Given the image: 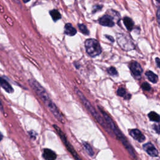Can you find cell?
Returning a JSON list of instances; mask_svg holds the SVG:
<instances>
[{
    "mask_svg": "<svg viewBox=\"0 0 160 160\" xmlns=\"http://www.w3.org/2000/svg\"><path fill=\"white\" fill-rule=\"evenodd\" d=\"M28 83L32 89L34 90V91L37 93L39 98L45 105V106L53 113L54 116L61 123H65V120H64L63 117L59 111L56 105L50 98L49 94H48L45 89L36 80L30 79L28 80Z\"/></svg>",
    "mask_w": 160,
    "mask_h": 160,
    "instance_id": "6da1fadb",
    "label": "cell"
},
{
    "mask_svg": "<svg viewBox=\"0 0 160 160\" xmlns=\"http://www.w3.org/2000/svg\"><path fill=\"white\" fill-rule=\"evenodd\" d=\"M75 91L76 94L78 95V97L80 98L85 108L88 111V112L91 115V116L103 128H104V129L109 135L113 136V132L110 128V126H108V124H107L105 118H103L102 116L98 113V111L94 108V107L92 106L90 102L85 97V96L83 94V93L77 87H75Z\"/></svg>",
    "mask_w": 160,
    "mask_h": 160,
    "instance_id": "7a4b0ae2",
    "label": "cell"
},
{
    "mask_svg": "<svg viewBox=\"0 0 160 160\" xmlns=\"http://www.w3.org/2000/svg\"><path fill=\"white\" fill-rule=\"evenodd\" d=\"M98 108L100 110V112L102 113V114L103 118H105V121H106L107 124H108V126H110V128L111 129L112 132L115 134V136H116V138L121 142V143L123 145V146L126 149V150L128 151L130 154L133 158H136V154L135 153V151H134L133 147L132 146L130 143L128 142V141L127 140L126 138L124 136V135L122 133V132L119 130V128L117 127V126L115 124V123H114L113 119L100 106H98Z\"/></svg>",
    "mask_w": 160,
    "mask_h": 160,
    "instance_id": "3957f363",
    "label": "cell"
},
{
    "mask_svg": "<svg viewBox=\"0 0 160 160\" xmlns=\"http://www.w3.org/2000/svg\"><path fill=\"white\" fill-rule=\"evenodd\" d=\"M84 46L87 54L91 58L99 56L102 52L100 43L95 39L91 38L86 40L84 42Z\"/></svg>",
    "mask_w": 160,
    "mask_h": 160,
    "instance_id": "277c9868",
    "label": "cell"
},
{
    "mask_svg": "<svg viewBox=\"0 0 160 160\" xmlns=\"http://www.w3.org/2000/svg\"><path fill=\"white\" fill-rule=\"evenodd\" d=\"M53 126L54 128L55 129V130L56 131L57 133L58 134L59 136L61 139V140L63 142V143L65 144V145L67 147V148L68 150V151L73 155L74 158H75L76 159H81V158L78 156V154H77V153L76 152V151L75 150V149L73 148L72 145L68 142V141L67 140V136L65 135V133H64L62 132V130L59 128L57 125L53 124Z\"/></svg>",
    "mask_w": 160,
    "mask_h": 160,
    "instance_id": "5b68a950",
    "label": "cell"
},
{
    "mask_svg": "<svg viewBox=\"0 0 160 160\" xmlns=\"http://www.w3.org/2000/svg\"><path fill=\"white\" fill-rule=\"evenodd\" d=\"M117 41L119 46L125 51H130L135 48V45L130 37L124 35H118Z\"/></svg>",
    "mask_w": 160,
    "mask_h": 160,
    "instance_id": "8992f818",
    "label": "cell"
},
{
    "mask_svg": "<svg viewBox=\"0 0 160 160\" xmlns=\"http://www.w3.org/2000/svg\"><path fill=\"white\" fill-rule=\"evenodd\" d=\"M130 68L132 73L136 78H140L143 71L142 67L136 61H133L130 65Z\"/></svg>",
    "mask_w": 160,
    "mask_h": 160,
    "instance_id": "52a82bcc",
    "label": "cell"
},
{
    "mask_svg": "<svg viewBox=\"0 0 160 160\" xmlns=\"http://www.w3.org/2000/svg\"><path fill=\"white\" fill-rule=\"evenodd\" d=\"M99 23L103 26L107 27H113L115 26L113 18L108 15H106L101 17L99 19Z\"/></svg>",
    "mask_w": 160,
    "mask_h": 160,
    "instance_id": "ba28073f",
    "label": "cell"
},
{
    "mask_svg": "<svg viewBox=\"0 0 160 160\" xmlns=\"http://www.w3.org/2000/svg\"><path fill=\"white\" fill-rule=\"evenodd\" d=\"M143 149L151 156L157 157L158 156V151L154 146L151 143H147L143 146Z\"/></svg>",
    "mask_w": 160,
    "mask_h": 160,
    "instance_id": "9c48e42d",
    "label": "cell"
},
{
    "mask_svg": "<svg viewBox=\"0 0 160 160\" xmlns=\"http://www.w3.org/2000/svg\"><path fill=\"white\" fill-rule=\"evenodd\" d=\"M130 135L131 136L134 138L135 140L138 141V142H143L145 140V136L138 129H133L130 130L129 132Z\"/></svg>",
    "mask_w": 160,
    "mask_h": 160,
    "instance_id": "30bf717a",
    "label": "cell"
},
{
    "mask_svg": "<svg viewBox=\"0 0 160 160\" xmlns=\"http://www.w3.org/2000/svg\"><path fill=\"white\" fill-rule=\"evenodd\" d=\"M43 157L46 160H54L56 159L57 156L56 153L50 149H45L43 153Z\"/></svg>",
    "mask_w": 160,
    "mask_h": 160,
    "instance_id": "8fae6325",
    "label": "cell"
},
{
    "mask_svg": "<svg viewBox=\"0 0 160 160\" xmlns=\"http://www.w3.org/2000/svg\"><path fill=\"white\" fill-rule=\"evenodd\" d=\"M77 33L76 29L70 23H67L65 26V34L68 36L73 37Z\"/></svg>",
    "mask_w": 160,
    "mask_h": 160,
    "instance_id": "7c38bea8",
    "label": "cell"
},
{
    "mask_svg": "<svg viewBox=\"0 0 160 160\" xmlns=\"http://www.w3.org/2000/svg\"><path fill=\"white\" fill-rule=\"evenodd\" d=\"M0 83H1V86L8 93H13V88H12V86H11V84L5 79H3V78L2 77L1 78V80H0Z\"/></svg>",
    "mask_w": 160,
    "mask_h": 160,
    "instance_id": "4fadbf2b",
    "label": "cell"
},
{
    "mask_svg": "<svg viewBox=\"0 0 160 160\" xmlns=\"http://www.w3.org/2000/svg\"><path fill=\"white\" fill-rule=\"evenodd\" d=\"M123 23L128 31H132L134 27L133 21L129 17H124L123 18Z\"/></svg>",
    "mask_w": 160,
    "mask_h": 160,
    "instance_id": "5bb4252c",
    "label": "cell"
},
{
    "mask_svg": "<svg viewBox=\"0 0 160 160\" xmlns=\"http://www.w3.org/2000/svg\"><path fill=\"white\" fill-rule=\"evenodd\" d=\"M146 77L148 78V79L153 83H156L158 82V76L154 73L153 72L151 71H148L146 72L145 73Z\"/></svg>",
    "mask_w": 160,
    "mask_h": 160,
    "instance_id": "9a60e30c",
    "label": "cell"
},
{
    "mask_svg": "<svg viewBox=\"0 0 160 160\" xmlns=\"http://www.w3.org/2000/svg\"><path fill=\"white\" fill-rule=\"evenodd\" d=\"M148 118L151 121H154V122L160 121V116L154 111H151L148 114Z\"/></svg>",
    "mask_w": 160,
    "mask_h": 160,
    "instance_id": "2e32d148",
    "label": "cell"
},
{
    "mask_svg": "<svg viewBox=\"0 0 160 160\" xmlns=\"http://www.w3.org/2000/svg\"><path fill=\"white\" fill-rule=\"evenodd\" d=\"M50 14L54 21H57L59 19H61V15L59 13V11L56 10H53L50 11Z\"/></svg>",
    "mask_w": 160,
    "mask_h": 160,
    "instance_id": "e0dca14e",
    "label": "cell"
},
{
    "mask_svg": "<svg viewBox=\"0 0 160 160\" xmlns=\"http://www.w3.org/2000/svg\"><path fill=\"white\" fill-rule=\"evenodd\" d=\"M83 146H84L85 151L88 154V155L91 156H93L94 152L92 147L90 146V145L86 142H83Z\"/></svg>",
    "mask_w": 160,
    "mask_h": 160,
    "instance_id": "ac0fdd59",
    "label": "cell"
},
{
    "mask_svg": "<svg viewBox=\"0 0 160 160\" xmlns=\"http://www.w3.org/2000/svg\"><path fill=\"white\" fill-rule=\"evenodd\" d=\"M78 28H79L80 31L83 34H84L85 35H89V30L87 28L86 25H84V24H78Z\"/></svg>",
    "mask_w": 160,
    "mask_h": 160,
    "instance_id": "d6986e66",
    "label": "cell"
},
{
    "mask_svg": "<svg viewBox=\"0 0 160 160\" xmlns=\"http://www.w3.org/2000/svg\"><path fill=\"white\" fill-rule=\"evenodd\" d=\"M117 94L119 96V97H123L124 98L126 97V95L127 94L126 89L123 88H118V89L117 90Z\"/></svg>",
    "mask_w": 160,
    "mask_h": 160,
    "instance_id": "ffe728a7",
    "label": "cell"
},
{
    "mask_svg": "<svg viewBox=\"0 0 160 160\" xmlns=\"http://www.w3.org/2000/svg\"><path fill=\"white\" fill-rule=\"evenodd\" d=\"M108 73L110 75L115 76H117L118 75V71L116 70V69L114 67H110L108 69Z\"/></svg>",
    "mask_w": 160,
    "mask_h": 160,
    "instance_id": "44dd1931",
    "label": "cell"
},
{
    "mask_svg": "<svg viewBox=\"0 0 160 160\" xmlns=\"http://www.w3.org/2000/svg\"><path fill=\"white\" fill-rule=\"evenodd\" d=\"M141 88L145 91H150L151 87L147 82H144L141 84Z\"/></svg>",
    "mask_w": 160,
    "mask_h": 160,
    "instance_id": "7402d4cb",
    "label": "cell"
},
{
    "mask_svg": "<svg viewBox=\"0 0 160 160\" xmlns=\"http://www.w3.org/2000/svg\"><path fill=\"white\" fill-rule=\"evenodd\" d=\"M153 128L157 133L160 134V124H153Z\"/></svg>",
    "mask_w": 160,
    "mask_h": 160,
    "instance_id": "603a6c76",
    "label": "cell"
},
{
    "mask_svg": "<svg viewBox=\"0 0 160 160\" xmlns=\"http://www.w3.org/2000/svg\"><path fill=\"white\" fill-rule=\"evenodd\" d=\"M29 135H30V136H31V138L36 139L37 133L35 132H34V131H31L30 132H29Z\"/></svg>",
    "mask_w": 160,
    "mask_h": 160,
    "instance_id": "cb8c5ba5",
    "label": "cell"
},
{
    "mask_svg": "<svg viewBox=\"0 0 160 160\" xmlns=\"http://www.w3.org/2000/svg\"><path fill=\"white\" fill-rule=\"evenodd\" d=\"M102 8V6H94V8L93 10V13L97 12L98 10H100Z\"/></svg>",
    "mask_w": 160,
    "mask_h": 160,
    "instance_id": "d4e9b609",
    "label": "cell"
},
{
    "mask_svg": "<svg viewBox=\"0 0 160 160\" xmlns=\"http://www.w3.org/2000/svg\"><path fill=\"white\" fill-rule=\"evenodd\" d=\"M155 61H156V65H157V67L159 68H160V59L159 58H156Z\"/></svg>",
    "mask_w": 160,
    "mask_h": 160,
    "instance_id": "484cf974",
    "label": "cell"
},
{
    "mask_svg": "<svg viewBox=\"0 0 160 160\" xmlns=\"http://www.w3.org/2000/svg\"><path fill=\"white\" fill-rule=\"evenodd\" d=\"M105 37H106V38H108V39L110 41H111V42H114V41H115L114 38H113L112 37H111V36H108V35H106Z\"/></svg>",
    "mask_w": 160,
    "mask_h": 160,
    "instance_id": "4316f807",
    "label": "cell"
},
{
    "mask_svg": "<svg viewBox=\"0 0 160 160\" xmlns=\"http://www.w3.org/2000/svg\"><path fill=\"white\" fill-rule=\"evenodd\" d=\"M29 1H30V0H23V2L24 3H26L29 2Z\"/></svg>",
    "mask_w": 160,
    "mask_h": 160,
    "instance_id": "83f0119b",
    "label": "cell"
},
{
    "mask_svg": "<svg viewBox=\"0 0 160 160\" xmlns=\"http://www.w3.org/2000/svg\"><path fill=\"white\" fill-rule=\"evenodd\" d=\"M156 1H157L158 3H160V0H156Z\"/></svg>",
    "mask_w": 160,
    "mask_h": 160,
    "instance_id": "f1b7e54d",
    "label": "cell"
}]
</instances>
